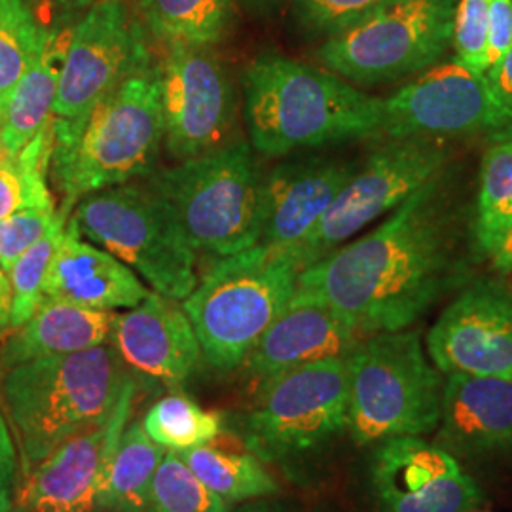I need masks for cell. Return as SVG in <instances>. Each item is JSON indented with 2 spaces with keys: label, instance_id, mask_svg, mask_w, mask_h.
Returning <instances> with one entry per match:
<instances>
[{
  "label": "cell",
  "instance_id": "484cf974",
  "mask_svg": "<svg viewBox=\"0 0 512 512\" xmlns=\"http://www.w3.org/2000/svg\"><path fill=\"white\" fill-rule=\"evenodd\" d=\"M150 35L165 46L211 48L234 25V0H137Z\"/></svg>",
  "mask_w": 512,
  "mask_h": 512
},
{
  "label": "cell",
  "instance_id": "4dcf8cb0",
  "mask_svg": "<svg viewBox=\"0 0 512 512\" xmlns=\"http://www.w3.org/2000/svg\"><path fill=\"white\" fill-rule=\"evenodd\" d=\"M69 213L59 209L52 228L18 258L8 274L10 281V329L25 325L44 300V281L55 253L65 238Z\"/></svg>",
  "mask_w": 512,
  "mask_h": 512
},
{
  "label": "cell",
  "instance_id": "ee69618b",
  "mask_svg": "<svg viewBox=\"0 0 512 512\" xmlns=\"http://www.w3.org/2000/svg\"><path fill=\"white\" fill-rule=\"evenodd\" d=\"M12 512H27V511H25V509H21V507H18V505H16V507H14V509H12Z\"/></svg>",
  "mask_w": 512,
  "mask_h": 512
},
{
  "label": "cell",
  "instance_id": "7a4b0ae2",
  "mask_svg": "<svg viewBox=\"0 0 512 512\" xmlns=\"http://www.w3.org/2000/svg\"><path fill=\"white\" fill-rule=\"evenodd\" d=\"M243 95L251 145L264 156L382 135L384 99L327 69L275 52L249 63Z\"/></svg>",
  "mask_w": 512,
  "mask_h": 512
},
{
  "label": "cell",
  "instance_id": "d6986e66",
  "mask_svg": "<svg viewBox=\"0 0 512 512\" xmlns=\"http://www.w3.org/2000/svg\"><path fill=\"white\" fill-rule=\"evenodd\" d=\"M110 342L135 374L171 389H179L202 359L181 302L154 291L135 308L116 315Z\"/></svg>",
  "mask_w": 512,
  "mask_h": 512
},
{
  "label": "cell",
  "instance_id": "e575fe53",
  "mask_svg": "<svg viewBox=\"0 0 512 512\" xmlns=\"http://www.w3.org/2000/svg\"><path fill=\"white\" fill-rule=\"evenodd\" d=\"M488 23L490 0H459L452 42L456 61L478 76L488 71Z\"/></svg>",
  "mask_w": 512,
  "mask_h": 512
},
{
  "label": "cell",
  "instance_id": "ba28073f",
  "mask_svg": "<svg viewBox=\"0 0 512 512\" xmlns=\"http://www.w3.org/2000/svg\"><path fill=\"white\" fill-rule=\"evenodd\" d=\"M78 234L122 260L154 293L183 302L198 285L183 224L150 188L120 184L84 196L69 217Z\"/></svg>",
  "mask_w": 512,
  "mask_h": 512
},
{
  "label": "cell",
  "instance_id": "f35d334b",
  "mask_svg": "<svg viewBox=\"0 0 512 512\" xmlns=\"http://www.w3.org/2000/svg\"><path fill=\"white\" fill-rule=\"evenodd\" d=\"M486 86L494 99L495 107L512 124V42L501 61L486 71Z\"/></svg>",
  "mask_w": 512,
  "mask_h": 512
},
{
  "label": "cell",
  "instance_id": "5bb4252c",
  "mask_svg": "<svg viewBox=\"0 0 512 512\" xmlns=\"http://www.w3.org/2000/svg\"><path fill=\"white\" fill-rule=\"evenodd\" d=\"M368 486L378 512H471L484 501L461 461L423 437L374 444Z\"/></svg>",
  "mask_w": 512,
  "mask_h": 512
},
{
  "label": "cell",
  "instance_id": "e0dca14e",
  "mask_svg": "<svg viewBox=\"0 0 512 512\" xmlns=\"http://www.w3.org/2000/svg\"><path fill=\"white\" fill-rule=\"evenodd\" d=\"M137 382L124 385L109 420L61 442L19 482L16 505L27 512H97L107 463L128 427Z\"/></svg>",
  "mask_w": 512,
  "mask_h": 512
},
{
  "label": "cell",
  "instance_id": "ffe728a7",
  "mask_svg": "<svg viewBox=\"0 0 512 512\" xmlns=\"http://www.w3.org/2000/svg\"><path fill=\"white\" fill-rule=\"evenodd\" d=\"M435 442L459 461L512 452V380L446 374Z\"/></svg>",
  "mask_w": 512,
  "mask_h": 512
},
{
  "label": "cell",
  "instance_id": "8d00e7d4",
  "mask_svg": "<svg viewBox=\"0 0 512 512\" xmlns=\"http://www.w3.org/2000/svg\"><path fill=\"white\" fill-rule=\"evenodd\" d=\"M18 444L0 403V512H12L19 490Z\"/></svg>",
  "mask_w": 512,
  "mask_h": 512
},
{
  "label": "cell",
  "instance_id": "7402d4cb",
  "mask_svg": "<svg viewBox=\"0 0 512 512\" xmlns=\"http://www.w3.org/2000/svg\"><path fill=\"white\" fill-rule=\"evenodd\" d=\"M150 291L139 275L103 247L82 238L71 219L44 281V298L99 311L131 310Z\"/></svg>",
  "mask_w": 512,
  "mask_h": 512
},
{
  "label": "cell",
  "instance_id": "836d02e7",
  "mask_svg": "<svg viewBox=\"0 0 512 512\" xmlns=\"http://www.w3.org/2000/svg\"><path fill=\"white\" fill-rule=\"evenodd\" d=\"M393 0H293L296 25L311 38L334 37Z\"/></svg>",
  "mask_w": 512,
  "mask_h": 512
},
{
  "label": "cell",
  "instance_id": "bcb514c9",
  "mask_svg": "<svg viewBox=\"0 0 512 512\" xmlns=\"http://www.w3.org/2000/svg\"><path fill=\"white\" fill-rule=\"evenodd\" d=\"M471 512H478V511H471Z\"/></svg>",
  "mask_w": 512,
  "mask_h": 512
},
{
  "label": "cell",
  "instance_id": "d590c367",
  "mask_svg": "<svg viewBox=\"0 0 512 512\" xmlns=\"http://www.w3.org/2000/svg\"><path fill=\"white\" fill-rule=\"evenodd\" d=\"M59 217L52 207H27L0 220V270L10 274L21 255L42 238Z\"/></svg>",
  "mask_w": 512,
  "mask_h": 512
},
{
  "label": "cell",
  "instance_id": "7c38bea8",
  "mask_svg": "<svg viewBox=\"0 0 512 512\" xmlns=\"http://www.w3.org/2000/svg\"><path fill=\"white\" fill-rule=\"evenodd\" d=\"M150 63L145 31L124 0H95L65 46L55 118L80 120L128 76Z\"/></svg>",
  "mask_w": 512,
  "mask_h": 512
},
{
  "label": "cell",
  "instance_id": "cb8c5ba5",
  "mask_svg": "<svg viewBox=\"0 0 512 512\" xmlns=\"http://www.w3.org/2000/svg\"><path fill=\"white\" fill-rule=\"evenodd\" d=\"M65 50L61 35L46 31L44 42L19 78L18 84L0 103L2 154L16 156L54 118V101Z\"/></svg>",
  "mask_w": 512,
  "mask_h": 512
},
{
  "label": "cell",
  "instance_id": "9a60e30c",
  "mask_svg": "<svg viewBox=\"0 0 512 512\" xmlns=\"http://www.w3.org/2000/svg\"><path fill=\"white\" fill-rule=\"evenodd\" d=\"M509 128L486 86V76L448 61L421 73L384 101L387 139H442Z\"/></svg>",
  "mask_w": 512,
  "mask_h": 512
},
{
  "label": "cell",
  "instance_id": "ab89813d",
  "mask_svg": "<svg viewBox=\"0 0 512 512\" xmlns=\"http://www.w3.org/2000/svg\"><path fill=\"white\" fill-rule=\"evenodd\" d=\"M486 258L490 260L495 272L512 274V226L495 241Z\"/></svg>",
  "mask_w": 512,
  "mask_h": 512
},
{
  "label": "cell",
  "instance_id": "6da1fadb",
  "mask_svg": "<svg viewBox=\"0 0 512 512\" xmlns=\"http://www.w3.org/2000/svg\"><path fill=\"white\" fill-rule=\"evenodd\" d=\"M444 171L378 228L302 270L293 298L329 308L365 338L414 325L467 274L465 211Z\"/></svg>",
  "mask_w": 512,
  "mask_h": 512
},
{
  "label": "cell",
  "instance_id": "f1b7e54d",
  "mask_svg": "<svg viewBox=\"0 0 512 512\" xmlns=\"http://www.w3.org/2000/svg\"><path fill=\"white\" fill-rule=\"evenodd\" d=\"M141 425L167 452H188L217 439L224 421L219 412L203 410L194 399L173 391L148 408Z\"/></svg>",
  "mask_w": 512,
  "mask_h": 512
},
{
  "label": "cell",
  "instance_id": "74e56055",
  "mask_svg": "<svg viewBox=\"0 0 512 512\" xmlns=\"http://www.w3.org/2000/svg\"><path fill=\"white\" fill-rule=\"evenodd\" d=\"M512 42V0H490L488 69L501 61Z\"/></svg>",
  "mask_w": 512,
  "mask_h": 512
},
{
  "label": "cell",
  "instance_id": "f6af8a7d",
  "mask_svg": "<svg viewBox=\"0 0 512 512\" xmlns=\"http://www.w3.org/2000/svg\"><path fill=\"white\" fill-rule=\"evenodd\" d=\"M0 156H2V137H0Z\"/></svg>",
  "mask_w": 512,
  "mask_h": 512
},
{
  "label": "cell",
  "instance_id": "d4e9b609",
  "mask_svg": "<svg viewBox=\"0 0 512 512\" xmlns=\"http://www.w3.org/2000/svg\"><path fill=\"white\" fill-rule=\"evenodd\" d=\"M167 450L131 423L112 452L97 494V512H143Z\"/></svg>",
  "mask_w": 512,
  "mask_h": 512
},
{
  "label": "cell",
  "instance_id": "277c9868",
  "mask_svg": "<svg viewBox=\"0 0 512 512\" xmlns=\"http://www.w3.org/2000/svg\"><path fill=\"white\" fill-rule=\"evenodd\" d=\"M131 374L112 344L46 357L0 374V403L21 475L55 448L109 420Z\"/></svg>",
  "mask_w": 512,
  "mask_h": 512
},
{
  "label": "cell",
  "instance_id": "ac0fdd59",
  "mask_svg": "<svg viewBox=\"0 0 512 512\" xmlns=\"http://www.w3.org/2000/svg\"><path fill=\"white\" fill-rule=\"evenodd\" d=\"M359 164L336 158H308L275 165L260 186L258 243L291 253L325 215Z\"/></svg>",
  "mask_w": 512,
  "mask_h": 512
},
{
  "label": "cell",
  "instance_id": "7bdbcfd3",
  "mask_svg": "<svg viewBox=\"0 0 512 512\" xmlns=\"http://www.w3.org/2000/svg\"><path fill=\"white\" fill-rule=\"evenodd\" d=\"M247 2H251L253 6H258V8H275V6H279L283 0H247Z\"/></svg>",
  "mask_w": 512,
  "mask_h": 512
},
{
  "label": "cell",
  "instance_id": "9c48e42d",
  "mask_svg": "<svg viewBox=\"0 0 512 512\" xmlns=\"http://www.w3.org/2000/svg\"><path fill=\"white\" fill-rule=\"evenodd\" d=\"M348 357L296 366L258 384L239 435L264 463L291 465L348 431Z\"/></svg>",
  "mask_w": 512,
  "mask_h": 512
},
{
  "label": "cell",
  "instance_id": "60d3db41",
  "mask_svg": "<svg viewBox=\"0 0 512 512\" xmlns=\"http://www.w3.org/2000/svg\"><path fill=\"white\" fill-rule=\"evenodd\" d=\"M232 512H296L291 503L279 499V497H262V499H255V501H247L241 503Z\"/></svg>",
  "mask_w": 512,
  "mask_h": 512
},
{
  "label": "cell",
  "instance_id": "f546056e",
  "mask_svg": "<svg viewBox=\"0 0 512 512\" xmlns=\"http://www.w3.org/2000/svg\"><path fill=\"white\" fill-rule=\"evenodd\" d=\"M512 226V141L490 148L484 154L476 196V255L490 253L495 241Z\"/></svg>",
  "mask_w": 512,
  "mask_h": 512
},
{
  "label": "cell",
  "instance_id": "30bf717a",
  "mask_svg": "<svg viewBox=\"0 0 512 512\" xmlns=\"http://www.w3.org/2000/svg\"><path fill=\"white\" fill-rule=\"evenodd\" d=\"M459 0H393L327 38L317 61L344 80L376 86L433 67L454 42Z\"/></svg>",
  "mask_w": 512,
  "mask_h": 512
},
{
  "label": "cell",
  "instance_id": "83f0119b",
  "mask_svg": "<svg viewBox=\"0 0 512 512\" xmlns=\"http://www.w3.org/2000/svg\"><path fill=\"white\" fill-rule=\"evenodd\" d=\"M54 150V118L16 156H0V220L27 207L55 205L48 177Z\"/></svg>",
  "mask_w": 512,
  "mask_h": 512
},
{
  "label": "cell",
  "instance_id": "44dd1931",
  "mask_svg": "<svg viewBox=\"0 0 512 512\" xmlns=\"http://www.w3.org/2000/svg\"><path fill=\"white\" fill-rule=\"evenodd\" d=\"M363 338L329 308L293 298L241 366L251 380L262 384L296 366L349 357Z\"/></svg>",
  "mask_w": 512,
  "mask_h": 512
},
{
  "label": "cell",
  "instance_id": "4316f807",
  "mask_svg": "<svg viewBox=\"0 0 512 512\" xmlns=\"http://www.w3.org/2000/svg\"><path fill=\"white\" fill-rule=\"evenodd\" d=\"M179 454L192 473L232 507L279 494V484L253 452H228L207 444Z\"/></svg>",
  "mask_w": 512,
  "mask_h": 512
},
{
  "label": "cell",
  "instance_id": "5b68a950",
  "mask_svg": "<svg viewBox=\"0 0 512 512\" xmlns=\"http://www.w3.org/2000/svg\"><path fill=\"white\" fill-rule=\"evenodd\" d=\"M298 275L291 256L262 245L217 258L181 302L203 359L222 372L243 365L258 338L293 300Z\"/></svg>",
  "mask_w": 512,
  "mask_h": 512
},
{
  "label": "cell",
  "instance_id": "603a6c76",
  "mask_svg": "<svg viewBox=\"0 0 512 512\" xmlns=\"http://www.w3.org/2000/svg\"><path fill=\"white\" fill-rule=\"evenodd\" d=\"M116 315L44 298L35 315L0 348V374L29 361L109 344Z\"/></svg>",
  "mask_w": 512,
  "mask_h": 512
},
{
  "label": "cell",
  "instance_id": "b9f144b4",
  "mask_svg": "<svg viewBox=\"0 0 512 512\" xmlns=\"http://www.w3.org/2000/svg\"><path fill=\"white\" fill-rule=\"evenodd\" d=\"M50 2L65 16H73L78 12H86L95 0H50Z\"/></svg>",
  "mask_w": 512,
  "mask_h": 512
},
{
  "label": "cell",
  "instance_id": "2e32d148",
  "mask_svg": "<svg viewBox=\"0 0 512 512\" xmlns=\"http://www.w3.org/2000/svg\"><path fill=\"white\" fill-rule=\"evenodd\" d=\"M427 351L442 374L512 380V291L497 279H476L440 313Z\"/></svg>",
  "mask_w": 512,
  "mask_h": 512
},
{
  "label": "cell",
  "instance_id": "4fadbf2b",
  "mask_svg": "<svg viewBox=\"0 0 512 512\" xmlns=\"http://www.w3.org/2000/svg\"><path fill=\"white\" fill-rule=\"evenodd\" d=\"M160 65L165 147L179 162L224 147L234 124L236 93L211 48L173 44Z\"/></svg>",
  "mask_w": 512,
  "mask_h": 512
},
{
  "label": "cell",
  "instance_id": "1f68e13d",
  "mask_svg": "<svg viewBox=\"0 0 512 512\" xmlns=\"http://www.w3.org/2000/svg\"><path fill=\"white\" fill-rule=\"evenodd\" d=\"M46 37L25 0H0V103L18 84Z\"/></svg>",
  "mask_w": 512,
  "mask_h": 512
},
{
  "label": "cell",
  "instance_id": "d6a6232c",
  "mask_svg": "<svg viewBox=\"0 0 512 512\" xmlns=\"http://www.w3.org/2000/svg\"><path fill=\"white\" fill-rule=\"evenodd\" d=\"M143 512H232V505L213 494L179 452H167Z\"/></svg>",
  "mask_w": 512,
  "mask_h": 512
},
{
  "label": "cell",
  "instance_id": "52a82bcc",
  "mask_svg": "<svg viewBox=\"0 0 512 512\" xmlns=\"http://www.w3.org/2000/svg\"><path fill=\"white\" fill-rule=\"evenodd\" d=\"M148 177V188L169 203L196 251L224 258L258 243L262 177L245 141L154 169Z\"/></svg>",
  "mask_w": 512,
  "mask_h": 512
},
{
  "label": "cell",
  "instance_id": "3957f363",
  "mask_svg": "<svg viewBox=\"0 0 512 512\" xmlns=\"http://www.w3.org/2000/svg\"><path fill=\"white\" fill-rule=\"evenodd\" d=\"M164 141L160 65L128 76L80 120L54 116L50 173L71 213L84 196L150 175Z\"/></svg>",
  "mask_w": 512,
  "mask_h": 512
},
{
  "label": "cell",
  "instance_id": "8fae6325",
  "mask_svg": "<svg viewBox=\"0 0 512 512\" xmlns=\"http://www.w3.org/2000/svg\"><path fill=\"white\" fill-rule=\"evenodd\" d=\"M446 164L448 150L439 145V139H389L359 165L315 228L287 255L300 272L306 270L370 222L395 211L418 188L442 173Z\"/></svg>",
  "mask_w": 512,
  "mask_h": 512
},
{
  "label": "cell",
  "instance_id": "8992f818",
  "mask_svg": "<svg viewBox=\"0 0 512 512\" xmlns=\"http://www.w3.org/2000/svg\"><path fill=\"white\" fill-rule=\"evenodd\" d=\"M348 435L357 446L437 431L444 378L414 330L380 332L349 353Z\"/></svg>",
  "mask_w": 512,
  "mask_h": 512
}]
</instances>
